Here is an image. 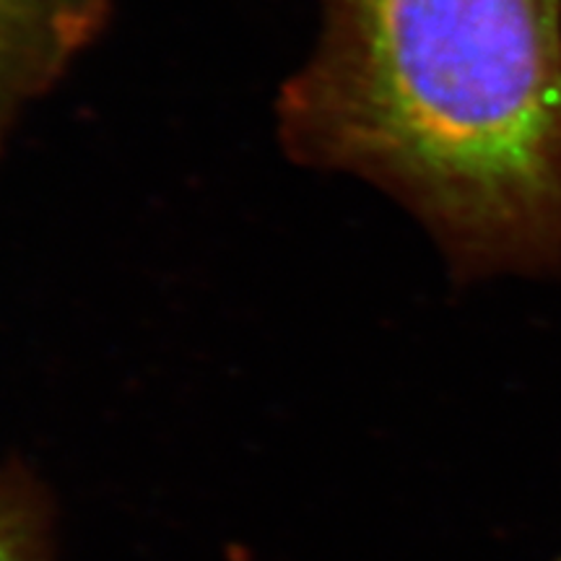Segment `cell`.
Here are the masks:
<instances>
[{"label":"cell","instance_id":"6da1fadb","mask_svg":"<svg viewBox=\"0 0 561 561\" xmlns=\"http://www.w3.org/2000/svg\"><path fill=\"white\" fill-rule=\"evenodd\" d=\"M276 117L299 164L409 208L455 278L561 271V0H322Z\"/></svg>","mask_w":561,"mask_h":561},{"label":"cell","instance_id":"7a4b0ae2","mask_svg":"<svg viewBox=\"0 0 561 561\" xmlns=\"http://www.w3.org/2000/svg\"><path fill=\"white\" fill-rule=\"evenodd\" d=\"M112 0H0V146L100 34Z\"/></svg>","mask_w":561,"mask_h":561},{"label":"cell","instance_id":"3957f363","mask_svg":"<svg viewBox=\"0 0 561 561\" xmlns=\"http://www.w3.org/2000/svg\"><path fill=\"white\" fill-rule=\"evenodd\" d=\"M0 561H53L50 502L19 462L0 466Z\"/></svg>","mask_w":561,"mask_h":561}]
</instances>
